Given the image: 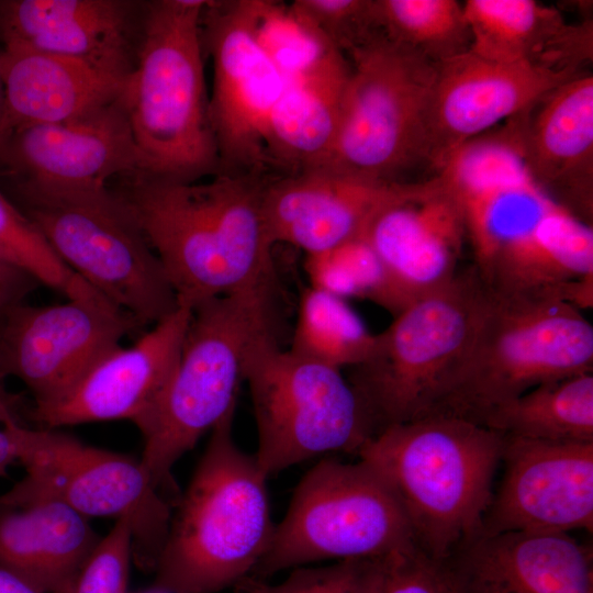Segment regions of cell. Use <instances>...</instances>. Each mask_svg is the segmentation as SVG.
Returning a JSON list of instances; mask_svg holds the SVG:
<instances>
[{
	"label": "cell",
	"mask_w": 593,
	"mask_h": 593,
	"mask_svg": "<svg viewBox=\"0 0 593 593\" xmlns=\"http://www.w3.org/2000/svg\"><path fill=\"white\" fill-rule=\"evenodd\" d=\"M436 170L460 205L471 265L492 294L593 305V225L536 180L516 116L463 143Z\"/></svg>",
	"instance_id": "6da1fadb"
},
{
	"label": "cell",
	"mask_w": 593,
	"mask_h": 593,
	"mask_svg": "<svg viewBox=\"0 0 593 593\" xmlns=\"http://www.w3.org/2000/svg\"><path fill=\"white\" fill-rule=\"evenodd\" d=\"M121 195L159 258L179 305L275 288L264 213L267 178L216 174L178 183L125 178Z\"/></svg>",
	"instance_id": "7a4b0ae2"
},
{
	"label": "cell",
	"mask_w": 593,
	"mask_h": 593,
	"mask_svg": "<svg viewBox=\"0 0 593 593\" xmlns=\"http://www.w3.org/2000/svg\"><path fill=\"white\" fill-rule=\"evenodd\" d=\"M236 407L211 429L206 448L174 505L154 568L153 589L219 593L250 577L266 553L275 524L267 477L255 455L233 438Z\"/></svg>",
	"instance_id": "3957f363"
},
{
	"label": "cell",
	"mask_w": 593,
	"mask_h": 593,
	"mask_svg": "<svg viewBox=\"0 0 593 593\" xmlns=\"http://www.w3.org/2000/svg\"><path fill=\"white\" fill-rule=\"evenodd\" d=\"M205 2H144L135 65L123 91L139 176L192 183L219 172L201 34Z\"/></svg>",
	"instance_id": "277c9868"
},
{
	"label": "cell",
	"mask_w": 593,
	"mask_h": 593,
	"mask_svg": "<svg viewBox=\"0 0 593 593\" xmlns=\"http://www.w3.org/2000/svg\"><path fill=\"white\" fill-rule=\"evenodd\" d=\"M503 448L495 430L433 414L387 427L357 455L391 486L413 542L445 560L480 534Z\"/></svg>",
	"instance_id": "5b68a950"
},
{
	"label": "cell",
	"mask_w": 593,
	"mask_h": 593,
	"mask_svg": "<svg viewBox=\"0 0 593 593\" xmlns=\"http://www.w3.org/2000/svg\"><path fill=\"white\" fill-rule=\"evenodd\" d=\"M275 288L222 295L192 309L177 366L142 433L141 462L153 484L179 497L176 462L236 407L244 368L254 345L275 335Z\"/></svg>",
	"instance_id": "8992f818"
},
{
	"label": "cell",
	"mask_w": 593,
	"mask_h": 593,
	"mask_svg": "<svg viewBox=\"0 0 593 593\" xmlns=\"http://www.w3.org/2000/svg\"><path fill=\"white\" fill-rule=\"evenodd\" d=\"M490 291L472 265L405 306L374 335L347 380L373 436L430 415L461 366L483 317Z\"/></svg>",
	"instance_id": "52a82bcc"
},
{
	"label": "cell",
	"mask_w": 593,
	"mask_h": 593,
	"mask_svg": "<svg viewBox=\"0 0 593 593\" xmlns=\"http://www.w3.org/2000/svg\"><path fill=\"white\" fill-rule=\"evenodd\" d=\"M19 209L56 256L143 327L179 306L137 217L118 190L11 180Z\"/></svg>",
	"instance_id": "ba28073f"
},
{
	"label": "cell",
	"mask_w": 593,
	"mask_h": 593,
	"mask_svg": "<svg viewBox=\"0 0 593 593\" xmlns=\"http://www.w3.org/2000/svg\"><path fill=\"white\" fill-rule=\"evenodd\" d=\"M593 372V326L555 298L490 300L472 344L430 414L482 425L496 407L552 381Z\"/></svg>",
	"instance_id": "9c48e42d"
},
{
	"label": "cell",
	"mask_w": 593,
	"mask_h": 593,
	"mask_svg": "<svg viewBox=\"0 0 593 593\" xmlns=\"http://www.w3.org/2000/svg\"><path fill=\"white\" fill-rule=\"evenodd\" d=\"M26 474L0 504L21 506L54 501L90 517H127L133 529V558L154 570L165 545L172 503L153 484L139 459L87 445L55 428H29L5 416Z\"/></svg>",
	"instance_id": "30bf717a"
},
{
	"label": "cell",
	"mask_w": 593,
	"mask_h": 593,
	"mask_svg": "<svg viewBox=\"0 0 593 593\" xmlns=\"http://www.w3.org/2000/svg\"><path fill=\"white\" fill-rule=\"evenodd\" d=\"M333 146L313 170L384 181L428 163V110L436 64L378 34L354 48ZM310 171V170H309Z\"/></svg>",
	"instance_id": "8fae6325"
},
{
	"label": "cell",
	"mask_w": 593,
	"mask_h": 593,
	"mask_svg": "<svg viewBox=\"0 0 593 593\" xmlns=\"http://www.w3.org/2000/svg\"><path fill=\"white\" fill-rule=\"evenodd\" d=\"M414 544L388 482L369 463L326 457L298 483L269 547L250 577L323 560L379 558Z\"/></svg>",
	"instance_id": "7c38bea8"
},
{
	"label": "cell",
	"mask_w": 593,
	"mask_h": 593,
	"mask_svg": "<svg viewBox=\"0 0 593 593\" xmlns=\"http://www.w3.org/2000/svg\"><path fill=\"white\" fill-rule=\"evenodd\" d=\"M258 435L254 454L268 478L320 455L358 454L373 437L342 370L259 339L244 368Z\"/></svg>",
	"instance_id": "4fadbf2b"
},
{
	"label": "cell",
	"mask_w": 593,
	"mask_h": 593,
	"mask_svg": "<svg viewBox=\"0 0 593 593\" xmlns=\"http://www.w3.org/2000/svg\"><path fill=\"white\" fill-rule=\"evenodd\" d=\"M201 34L213 69L209 118L217 174L270 176L268 125L286 80L257 40L251 0H206Z\"/></svg>",
	"instance_id": "5bb4252c"
},
{
	"label": "cell",
	"mask_w": 593,
	"mask_h": 593,
	"mask_svg": "<svg viewBox=\"0 0 593 593\" xmlns=\"http://www.w3.org/2000/svg\"><path fill=\"white\" fill-rule=\"evenodd\" d=\"M142 328L96 289L61 304L22 303L0 327V379H19L32 393L33 406L48 405Z\"/></svg>",
	"instance_id": "9a60e30c"
},
{
	"label": "cell",
	"mask_w": 593,
	"mask_h": 593,
	"mask_svg": "<svg viewBox=\"0 0 593 593\" xmlns=\"http://www.w3.org/2000/svg\"><path fill=\"white\" fill-rule=\"evenodd\" d=\"M501 461L504 477L480 534L592 533L593 441L504 437Z\"/></svg>",
	"instance_id": "2e32d148"
},
{
	"label": "cell",
	"mask_w": 593,
	"mask_h": 593,
	"mask_svg": "<svg viewBox=\"0 0 593 593\" xmlns=\"http://www.w3.org/2000/svg\"><path fill=\"white\" fill-rule=\"evenodd\" d=\"M365 237L384 269L393 315L450 282L468 245L460 205L437 175L413 181Z\"/></svg>",
	"instance_id": "e0dca14e"
},
{
	"label": "cell",
	"mask_w": 593,
	"mask_h": 593,
	"mask_svg": "<svg viewBox=\"0 0 593 593\" xmlns=\"http://www.w3.org/2000/svg\"><path fill=\"white\" fill-rule=\"evenodd\" d=\"M191 314L179 305L132 346L107 354L59 400L33 406L32 418L45 428L127 419L142 434L175 371Z\"/></svg>",
	"instance_id": "ac0fdd59"
},
{
	"label": "cell",
	"mask_w": 593,
	"mask_h": 593,
	"mask_svg": "<svg viewBox=\"0 0 593 593\" xmlns=\"http://www.w3.org/2000/svg\"><path fill=\"white\" fill-rule=\"evenodd\" d=\"M581 74L493 61L470 51L437 63L428 110V164L437 169L463 143Z\"/></svg>",
	"instance_id": "d6986e66"
},
{
	"label": "cell",
	"mask_w": 593,
	"mask_h": 593,
	"mask_svg": "<svg viewBox=\"0 0 593 593\" xmlns=\"http://www.w3.org/2000/svg\"><path fill=\"white\" fill-rule=\"evenodd\" d=\"M10 180L61 187H101L141 174L123 94L79 118L13 131L0 167Z\"/></svg>",
	"instance_id": "ffe728a7"
},
{
	"label": "cell",
	"mask_w": 593,
	"mask_h": 593,
	"mask_svg": "<svg viewBox=\"0 0 593 593\" xmlns=\"http://www.w3.org/2000/svg\"><path fill=\"white\" fill-rule=\"evenodd\" d=\"M412 183L326 170L269 176L262 199L269 236L273 245L289 244L305 255L325 251L365 236Z\"/></svg>",
	"instance_id": "44dd1931"
},
{
	"label": "cell",
	"mask_w": 593,
	"mask_h": 593,
	"mask_svg": "<svg viewBox=\"0 0 593 593\" xmlns=\"http://www.w3.org/2000/svg\"><path fill=\"white\" fill-rule=\"evenodd\" d=\"M143 5L131 0L0 1V40L2 46L70 57L128 77Z\"/></svg>",
	"instance_id": "7402d4cb"
},
{
	"label": "cell",
	"mask_w": 593,
	"mask_h": 593,
	"mask_svg": "<svg viewBox=\"0 0 593 593\" xmlns=\"http://www.w3.org/2000/svg\"><path fill=\"white\" fill-rule=\"evenodd\" d=\"M443 561L455 593H593L592 547L564 533L479 534Z\"/></svg>",
	"instance_id": "603a6c76"
},
{
	"label": "cell",
	"mask_w": 593,
	"mask_h": 593,
	"mask_svg": "<svg viewBox=\"0 0 593 593\" xmlns=\"http://www.w3.org/2000/svg\"><path fill=\"white\" fill-rule=\"evenodd\" d=\"M521 146L536 180L593 225V76L581 74L516 115Z\"/></svg>",
	"instance_id": "cb8c5ba5"
},
{
	"label": "cell",
	"mask_w": 593,
	"mask_h": 593,
	"mask_svg": "<svg viewBox=\"0 0 593 593\" xmlns=\"http://www.w3.org/2000/svg\"><path fill=\"white\" fill-rule=\"evenodd\" d=\"M463 12L470 52L499 63H526L585 72L592 61V22L568 23L553 7L533 0H468Z\"/></svg>",
	"instance_id": "d4e9b609"
},
{
	"label": "cell",
	"mask_w": 593,
	"mask_h": 593,
	"mask_svg": "<svg viewBox=\"0 0 593 593\" xmlns=\"http://www.w3.org/2000/svg\"><path fill=\"white\" fill-rule=\"evenodd\" d=\"M12 130L69 121L118 100L128 77L87 61L16 46L0 48Z\"/></svg>",
	"instance_id": "484cf974"
},
{
	"label": "cell",
	"mask_w": 593,
	"mask_h": 593,
	"mask_svg": "<svg viewBox=\"0 0 593 593\" xmlns=\"http://www.w3.org/2000/svg\"><path fill=\"white\" fill-rule=\"evenodd\" d=\"M100 539L89 518L65 504H0V566L40 593H71Z\"/></svg>",
	"instance_id": "4316f807"
},
{
	"label": "cell",
	"mask_w": 593,
	"mask_h": 593,
	"mask_svg": "<svg viewBox=\"0 0 593 593\" xmlns=\"http://www.w3.org/2000/svg\"><path fill=\"white\" fill-rule=\"evenodd\" d=\"M349 70L350 66L286 81L267 133L268 163L275 175L313 170L326 158L336 137Z\"/></svg>",
	"instance_id": "83f0119b"
},
{
	"label": "cell",
	"mask_w": 593,
	"mask_h": 593,
	"mask_svg": "<svg viewBox=\"0 0 593 593\" xmlns=\"http://www.w3.org/2000/svg\"><path fill=\"white\" fill-rule=\"evenodd\" d=\"M482 426L504 437L593 441V372L540 384L493 410Z\"/></svg>",
	"instance_id": "f1b7e54d"
},
{
	"label": "cell",
	"mask_w": 593,
	"mask_h": 593,
	"mask_svg": "<svg viewBox=\"0 0 593 593\" xmlns=\"http://www.w3.org/2000/svg\"><path fill=\"white\" fill-rule=\"evenodd\" d=\"M251 7L257 40L286 81L349 66L348 58L291 3L251 0Z\"/></svg>",
	"instance_id": "f546056e"
},
{
	"label": "cell",
	"mask_w": 593,
	"mask_h": 593,
	"mask_svg": "<svg viewBox=\"0 0 593 593\" xmlns=\"http://www.w3.org/2000/svg\"><path fill=\"white\" fill-rule=\"evenodd\" d=\"M374 335L346 300L310 286L300 296L289 349L343 370L366 358Z\"/></svg>",
	"instance_id": "4dcf8cb0"
},
{
	"label": "cell",
	"mask_w": 593,
	"mask_h": 593,
	"mask_svg": "<svg viewBox=\"0 0 593 593\" xmlns=\"http://www.w3.org/2000/svg\"><path fill=\"white\" fill-rule=\"evenodd\" d=\"M381 29L391 41L437 64L469 52L463 5L455 0H377Z\"/></svg>",
	"instance_id": "1f68e13d"
},
{
	"label": "cell",
	"mask_w": 593,
	"mask_h": 593,
	"mask_svg": "<svg viewBox=\"0 0 593 593\" xmlns=\"http://www.w3.org/2000/svg\"><path fill=\"white\" fill-rule=\"evenodd\" d=\"M305 271L311 287L344 300H369L391 312L384 269L365 236L325 251L305 255Z\"/></svg>",
	"instance_id": "d6a6232c"
},
{
	"label": "cell",
	"mask_w": 593,
	"mask_h": 593,
	"mask_svg": "<svg viewBox=\"0 0 593 593\" xmlns=\"http://www.w3.org/2000/svg\"><path fill=\"white\" fill-rule=\"evenodd\" d=\"M0 251L67 299L91 290L53 251L32 221L0 190Z\"/></svg>",
	"instance_id": "836d02e7"
},
{
	"label": "cell",
	"mask_w": 593,
	"mask_h": 593,
	"mask_svg": "<svg viewBox=\"0 0 593 593\" xmlns=\"http://www.w3.org/2000/svg\"><path fill=\"white\" fill-rule=\"evenodd\" d=\"M388 556L338 560L316 568L298 567L278 583L247 577L234 589L236 593H381Z\"/></svg>",
	"instance_id": "e575fe53"
},
{
	"label": "cell",
	"mask_w": 593,
	"mask_h": 593,
	"mask_svg": "<svg viewBox=\"0 0 593 593\" xmlns=\"http://www.w3.org/2000/svg\"><path fill=\"white\" fill-rule=\"evenodd\" d=\"M291 4L345 56L383 33L377 0H294Z\"/></svg>",
	"instance_id": "d590c367"
},
{
	"label": "cell",
	"mask_w": 593,
	"mask_h": 593,
	"mask_svg": "<svg viewBox=\"0 0 593 593\" xmlns=\"http://www.w3.org/2000/svg\"><path fill=\"white\" fill-rule=\"evenodd\" d=\"M133 529L127 517L115 519L80 568L71 593H128Z\"/></svg>",
	"instance_id": "8d00e7d4"
},
{
	"label": "cell",
	"mask_w": 593,
	"mask_h": 593,
	"mask_svg": "<svg viewBox=\"0 0 593 593\" xmlns=\"http://www.w3.org/2000/svg\"><path fill=\"white\" fill-rule=\"evenodd\" d=\"M381 593H455L443 560L415 544L388 556Z\"/></svg>",
	"instance_id": "74e56055"
},
{
	"label": "cell",
	"mask_w": 593,
	"mask_h": 593,
	"mask_svg": "<svg viewBox=\"0 0 593 593\" xmlns=\"http://www.w3.org/2000/svg\"><path fill=\"white\" fill-rule=\"evenodd\" d=\"M40 281L0 251V327L9 313L37 287Z\"/></svg>",
	"instance_id": "f35d334b"
},
{
	"label": "cell",
	"mask_w": 593,
	"mask_h": 593,
	"mask_svg": "<svg viewBox=\"0 0 593 593\" xmlns=\"http://www.w3.org/2000/svg\"><path fill=\"white\" fill-rule=\"evenodd\" d=\"M0 593H40L21 578L0 566Z\"/></svg>",
	"instance_id": "ab89813d"
},
{
	"label": "cell",
	"mask_w": 593,
	"mask_h": 593,
	"mask_svg": "<svg viewBox=\"0 0 593 593\" xmlns=\"http://www.w3.org/2000/svg\"><path fill=\"white\" fill-rule=\"evenodd\" d=\"M16 461L14 443L9 433L0 429V478L7 473L8 468Z\"/></svg>",
	"instance_id": "60d3db41"
},
{
	"label": "cell",
	"mask_w": 593,
	"mask_h": 593,
	"mask_svg": "<svg viewBox=\"0 0 593 593\" xmlns=\"http://www.w3.org/2000/svg\"><path fill=\"white\" fill-rule=\"evenodd\" d=\"M19 400L11 394L5 388H0V423L8 415L18 417Z\"/></svg>",
	"instance_id": "b9f144b4"
},
{
	"label": "cell",
	"mask_w": 593,
	"mask_h": 593,
	"mask_svg": "<svg viewBox=\"0 0 593 593\" xmlns=\"http://www.w3.org/2000/svg\"><path fill=\"white\" fill-rule=\"evenodd\" d=\"M0 124L4 126L12 134V130L8 121L4 85L1 77V71H0Z\"/></svg>",
	"instance_id": "7bdbcfd3"
},
{
	"label": "cell",
	"mask_w": 593,
	"mask_h": 593,
	"mask_svg": "<svg viewBox=\"0 0 593 593\" xmlns=\"http://www.w3.org/2000/svg\"><path fill=\"white\" fill-rule=\"evenodd\" d=\"M11 137V133L0 124V167L4 157V153Z\"/></svg>",
	"instance_id": "ee69618b"
},
{
	"label": "cell",
	"mask_w": 593,
	"mask_h": 593,
	"mask_svg": "<svg viewBox=\"0 0 593 593\" xmlns=\"http://www.w3.org/2000/svg\"><path fill=\"white\" fill-rule=\"evenodd\" d=\"M144 593H166V592H163V591H158V590H155V589H152L147 592H144Z\"/></svg>",
	"instance_id": "f6af8a7d"
},
{
	"label": "cell",
	"mask_w": 593,
	"mask_h": 593,
	"mask_svg": "<svg viewBox=\"0 0 593 593\" xmlns=\"http://www.w3.org/2000/svg\"><path fill=\"white\" fill-rule=\"evenodd\" d=\"M0 388H5L3 384V380L0 379Z\"/></svg>",
	"instance_id": "bcb514c9"
}]
</instances>
